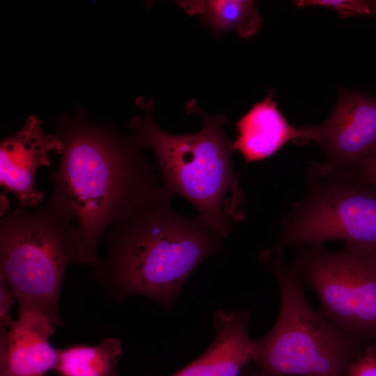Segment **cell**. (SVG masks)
Masks as SVG:
<instances>
[{
  "instance_id": "obj_9",
  "label": "cell",
  "mask_w": 376,
  "mask_h": 376,
  "mask_svg": "<svg viewBox=\"0 0 376 376\" xmlns=\"http://www.w3.org/2000/svg\"><path fill=\"white\" fill-rule=\"evenodd\" d=\"M42 121L30 116L13 136L0 143V184L6 192H13L23 208L38 205L45 194L36 187V174L42 166H50L52 152L61 154L62 141L47 133Z\"/></svg>"
},
{
  "instance_id": "obj_6",
  "label": "cell",
  "mask_w": 376,
  "mask_h": 376,
  "mask_svg": "<svg viewBox=\"0 0 376 376\" xmlns=\"http://www.w3.org/2000/svg\"><path fill=\"white\" fill-rule=\"evenodd\" d=\"M309 178L305 196L283 218L281 235L259 260L283 256L292 246H322L332 240L376 250V187L344 174Z\"/></svg>"
},
{
  "instance_id": "obj_14",
  "label": "cell",
  "mask_w": 376,
  "mask_h": 376,
  "mask_svg": "<svg viewBox=\"0 0 376 376\" xmlns=\"http://www.w3.org/2000/svg\"><path fill=\"white\" fill-rule=\"evenodd\" d=\"M59 350L55 371L59 376H119L123 345L116 338L99 344H75Z\"/></svg>"
},
{
  "instance_id": "obj_17",
  "label": "cell",
  "mask_w": 376,
  "mask_h": 376,
  "mask_svg": "<svg viewBox=\"0 0 376 376\" xmlns=\"http://www.w3.org/2000/svg\"><path fill=\"white\" fill-rule=\"evenodd\" d=\"M15 300L6 282L0 277V330H6L13 321L9 313Z\"/></svg>"
},
{
  "instance_id": "obj_8",
  "label": "cell",
  "mask_w": 376,
  "mask_h": 376,
  "mask_svg": "<svg viewBox=\"0 0 376 376\" xmlns=\"http://www.w3.org/2000/svg\"><path fill=\"white\" fill-rule=\"evenodd\" d=\"M300 128L304 133L301 144L313 141L327 155L324 162L311 166L310 173L351 175L376 151V97L340 86L330 116Z\"/></svg>"
},
{
  "instance_id": "obj_3",
  "label": "cell",
  "mask_w": 376,
  "mask_h": 376,
  "mask_svg": "<svg viewBox=\"0 0 376 376\" xmlns=\"http://www.w3.org/2000/svg\"><path fill=\"white\" fill-rule=\"evenodd\" d=\"M136 103L143 114L127 123L130 136L142 149L152 150L162 187L188 201L205 224L227 237L231 222L244 217L245 197L233 166V141L224 132L226 116H210L191 100L185 111L201 117L202 128L194 134L173 135L155 121L152 100L140 97Z\"/></svg>"
},
{
  "instance_id": "obj_10",
  "label": "cell",
  "mask_w": 376,
  "mask_h": 376,
  "mask_svg": "<svg viewBox=\"0 0 376 376\" xmlns=\"http://www.w3.org/2000/svg\"><path fill=\"white\" fill-rule=\"evenodd\" d=\"M56 327L36 311L19 312L0 331V376H45L54 370L59 350L49 342Z\"/></svg>"
},
{
  "instance_id": "obj_13",
  "label": "cell",
  "mask_w": 376,
  "mask_h": 376,
  "mask_svg": "<svg viewBox=\"0 0 376 376\" xmlns=\"http://www.w3.org/2000/svg\"><path fill=\"white\" fill-rule=\"evenodd\" d=\"M176 3L217 34L235 31L242 38L249 39L262 26V17L253 1L182 0Z\"/></svg>"
},
{
  "instance_id": "obj_7",
  "label": "cell",
  "mask_w": 376,
  "mask_h": 376,
  "mask_svg": "<svg viewBox=\"0 0 376 376\" xmlns=\"http://www.w3.org/2000/svg\"><path fill=\"white\" fill-rule=\"evenodd\" d=\"M292 264L325 318L366 343L376 339V250L299 246Z\"/></svg>"
},
{
  "instance_id": "obj_21",
  "label": "cell",
  "mask_w": 376,
  "mask_h": 376,
  "mask_svg": "<svg viewBox=\"0 0 376 376\" xmlns=\"http://www.w3.org/2000/svg\"></svg>"
},
{
  "instance_id": "obj_4",
  "label": "cell",
  "mask_w": 376,
  "mask_h": 376,
  "mask_svg": "<svg viewBox=\"0 0 376 376\" xmlns=\"http://www.w3.org/2000/svg\"><path fill=\"white\" fill-rule=\"evenodd\" d=\"M73 219L54 201L36 210L18 206L0 221V277L19 312L36 311L56 327L64 325L60 297L65 273L83 265Z\"/></svg>"
},
{
  "instance_id": "obj_18",
  "label": "cell",
  "mask_w": 376,
  "mask_h": 376,
  "mask_svg": "<svg viewBox=\"0 0 376 376\" xmlns=\"http://www.w3.org/2000/svg\"><path fill=\"white\" fill-rule=\"evenodd\" d=\"M349 175L363 184L376 187V151Z\"/></svg>"
},
{
  "instance_id": "obj_16",
  "label": "cell",
  "mask_w": 376,
  "mask_h": 376,
  "mask_svg": "<svg viewBox=\"0 0 376 376\" xmlns=\"http://www.w3.org/2000/svg\"><path fill=\"white\" fill-rule=\"evenodd\" d=\"M347 376H376V347L366 345L351 363Z\"/></svg>"
},
{
  "instance_id": "obj_19",
  "label": "cell",
  "mask_w": 376,
  "mask_h": 376,
  "mask_svg": "<svg viewBox=\"0 0 376 376\" xmlns=\"http://www.w3.org/2000/svg\"><path fill=\"white\" fill-rule=\"evenodd\" d=\"M9 210V201L5 192L1 194V217L6 216Z\"/></svg>"
},
{
  "instance_id": "obj_2",
  "label": "cell",
  "mask_w": 376,
  "mask_h": 376,
  "mask_svg": "<svg viewBox=\"0 0 376 376\" xmlns=\"http://www.w3.org/2000/svg\"><path fill=\"white\" fill-rule=\"evenodd\" d=\"M173 196L160 185L107 232L94 278L114 300L141 296L171 308L193 272L221 250L224 237L197 216L178 214Z\"/></svg>"
},
{
  "instance_id": "obj_11",
  "label": "cell",
  "mask_w": 376,
  "mask_h": 376,
  "mask_svg": "<svg viewBox=\"0 0 376 376\" xmlns=\"http://www.w3.org/2000/svg\"><path fill=\"white\" fill-rule=\"evenodd\" d=\"M250 319L249 311H215L213 342L196 359L169 376H240L253 362Z\"/></svg>"
},
{
  "instance_id": "obj_12",
  "label": "cell",
  "mask_w": 376,
  "mask_h": 376,
  "mask_svg": "<svg viewBox=\"0 0 376 376\" xmlns=\"http://www.w3.org/2000/svg\"><path fill=\"white\" fill-rule=\"evenodd\" d=\"M273 97L272 90L234 123L237 136L233 148L243 155L246 164L271 157L289 141L301 144L304 133L288 123Z\"/></svg>"
},
{
  "instance_id": "obj_1",
  "label": "cell",
  "mask_w": 376,
  "mask_h": 376,
  "mask_svg": "<svg viewBox=\"0 0 376 376\" xmlns=\"http://www.w3.org/2000/svg\"><path fill=\"white\" fill-rule=\"evenodd\" d=\"M56 129L63 149L49 198L77 221L83 265L93 267L103 235L160 185L130 136L93 124L83 109L61 116Z\"/></svg>"
},
{
  "instance_id": "obj_20",
  "label": "cell",
  "mask_w": 376,
  "mask_h": 376,
  "mask_svg": "<svg viewBox=\"0 0 376 376\" xmlns=\"http://www.w3.org/2000/svg\"><path fill=\"white\" fill-rule=\"evenodd\" d=\"M240 376H270L255 367L254 369H248L247 367L243 370Z\"/></svg>"
},
{
  "instance_id": "obj_5",
  "label": "cell",
  "mask_w": 376,
  "mask_h": 376,
  "mask_svg": "<svg viewBox=\"0 0 376 376\" xmlns=\"http://www.w3.org/2000/svg\"><path fill=\"white\" fill-rule=\"evenodd\" d=\"M273 272L280 310L271 330L253 340V363L270 376H347L366 343L341 330L308 304L292 263L260 260Z\"/></svg>"
},
{
  "instance_id": "obj_15",
  "label": "cell",
  "mask_w": 376,
  "mask_h": 376,
  "mask_svg": "<svg viewBox=\"0 0 376 376\" xmlns=\"http://www.w3.org/2000/svg\"><path fill=\"white\" fill-rule=\"evenodd\" d=\"M298 7L320 6L332 9L340 18L353 16H376V1L365 0H298L294 1Z\"/></svg>"
}]
</instances>
